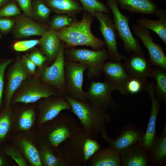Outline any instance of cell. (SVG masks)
<instances>
[{
	"mask_svg": "<svg viewBox=\"0 0 166 166\" xmlns=\"http://www.w3.org/2000/svg\"><path fill=\"white\" fill-rule=\"evenodd\" d=\"M121 9L130 14L136 13L142 15L154 16L158 6L152 0H116Z\"/></svg>",
	"mask_w": 166,
	"mask_h": 166,
	"instance_id": "cell-24",
	"label": "cell"
},
{
	"mask_svg": "<svg viewBox=\"0 0 166 166\" xmlns=\"http://www.w3.org/2000/svg\"><path fill=\"white\" fill-rule=\"evenodd\" d=\"M12 115L10 105H5L0 111V146L6 139L11 128Z\"/></svg>",
	"mask_w": 166,
	"mask_h": 166,
	"instance_id": "cell-31",
	"label": "cell"
},
{
	"mask_svg": "<svg viewBox=\"0 0 166 166\" xmlns=\"http://www.w3.org/2000/svg\"><path fill=\"white\" fill-rule=\"evenodd\" d=\"M134 34L139 38L147 49L151 65L166 70V56L162 46L154 42L149 30L135 24L132 27Z\"/></svg>",
	"mask_w": 166,
	"mask_h": 166,
	"instance_id": "cell-13",
	"label": "cell"
},
{
	"mask_svg": "<svg viewBox=\"0 0 166 166\" xmlns=\"http://www.w3.org/2000/svg\"><path fill=\"white\" fill-rule=\"evenodd\" d=\"M2 33L0 32V39L2 37Z\"/></svg>",
	"mask_w": 166,
	"mask_h": 166,
	"instance_id": "cell-46",
	"label": "cell"
},
{
	"mask_svg": "<svg viewBox=\"0 0 166 166\" xmlns=\"http://www.w3.org/2000/svg\"><path fill=\"white\" fill-rule=\"evenodd\" d=\"M14 24L13 17H0V32L5 35L11 33Z\"/></svg>",
	"mask_w": 166,
	"mask_h": 166,
	"instance_id": "cell-39",
	"label": "cell"
},
{
	"mask_svg": "<svg viewBox=\"0 0 166 166\" xmlns=\"http://www.w3.org/2000/svg\"><path fill=\"white\" fill-rule=\"evenodd\" d=\"M14 61L13 58L0 60V109L3 106V94L4 86V74L7 67Z\"/></svg>",
	"mask_w": 166,
	"mask_h": 166,
	"instance_id": "cell-37",
	"label": "cell"
},
{
	"mask_svg": "<svg viewBox=\"0 0 166 166\" xmlns=\"http://www.w3.org/2000/svg\"><path fill=\"white\" fill-rule=\"evenodd\" d=\"M11 0H0V8L6 5Z\"/></svg>",
	"mask_w": 166,
	"mask_h": 166,
	"instance_id": "cell-45",
	"label": "cell"
},
{
	"mask_svg": "<svg viewBox=\"0 0 166 166\" xmlns=\"http://www.w3.org/2000/svg\"><path fill=\"white\" fill-rule=\"evenodd\" d=\"M93 17L84 11L80 21L57 31L58 37L65 44V48L85 45L91 47L93 50H99L105 46L104 41L96 37L91 31Z\"/></svg>",
	"mask_w": 166,
	"mask_h": 166,
	"instance_id": "cell-2",
	"label": "cell"
},
{
	"mask_svg": "<svg viewBox=\"0 0 166 166\" xmlns=\"http://www.w3.org/2000/svg\"><path fill=\"white\" fill-rule=\"evenodd\" d=\"M23 65L29 74L35 75L36 65L27 56H23L22 57Z\"/></svg>",
	"mask_w": 166,
	"mask_h": 166,
	"instance_id": "cell-43",
	"label": "cell"
},
{
	"mask_svg": "<svg viewBox=\"0 0 166 166\" xmlns=\"http://www.w3.org/2000/svg\"><path fill=\"white\" fill-rule=\"evenodd\" d=\"M13 17L15 24L11 33L16 39H22L32 36L41 37L50 28L48 24L34 21L23 13Z\"/></svg>",
	"mask_w": 166,
	"mask_h": 166,
	"instance_id": "cell-17",
	"label": "cell"
},
{
	"mask_svg": "<svg viewBox=\"0 0 166 166\" xmlns=\"http://www.w3.org/2000/svg\"><path fill=\"white\" fill-rule=\"evenodd\" d=\"M65 97L71 106L70 111L79 119L83 129L96 135L105 130L112 120L109 113L95 108L89 101H81L68 95Z\"/></svg>",
	"mask_w": 166,
	"mask_h": 166,
	"instance_id": "cell-3",
	"label": "cell"
},
{
	"mask_svg": "<svg viewBox=\"0 0 166 166\" xmlns=\"http://www.w3.org/2000/svg\"><path fill=\"white\" fill-rule=\"evenodd\" d=\"M86 66L80 63L65 60V77L67 95L81 101H89L82 89L84 72Z\"/></svg>",
	"mask_w": 166,
	"mask_h": 166,
	"instance_id": "cell-9",
	"label": "cell"
},
{
	"mask_svg": "<svg viewBox=\"0 0 166 166\" xmlns=\"http://www.w3.org/2000/svg\"><path fill=\"white\" fill-rule=\"evenodd\" d=\"M124 60L122 63L123 65L130 78L140 81L143 86L144 90L148 82V78H153L152 68L148 59L145 57L144 54L132 52L129 57Z\"/></svg>",
	"mask_w": 166,
	"mask_h": 166,
	"instance_id": "cell-14",
	"label": "cell"
},
{
	"mask_svg": "<svg viewBox=\"0 0 166 166\" xmlns=\"http://www.w3.org/2000/svg\"><path fill=\"white\" fill-rule=\"evenodd\" d=\"M55 149L42 144L39 150L40 158L44 166H66L63 160L58 156Z\"/></svg>",
	"mask_w": 166,
	"mask_h": 166,
	"instance_id": "cell-29",
	"label": "cell"
},
{
	"mask_svg": "<svg viewBox=\"0 0 166 166\" xmlns=\"http://www.w3.org/2000/svg\"><path fill=\"white\" fill-rule=\"evenodd\" d=\"M39 39L19 41L14 43L12 46L14 49L16 51H25L39 45Z\"/></svg>",
	"mask_w": 166,
	"mask_h": 166,
	"instance_id": "cell-38",
	"label": "cell"
},
{
	"mask_svg": "<svg viewBox=\"0 0 166 166\" xmlns=\"http://www.w3.org/2000/svg\"><path fill=\"white\" fill-rule=\"evenodd\" d=\"M113 91L111 85L105 82L92 81L85 93L88 100L95 108L103 112L109 108L117 111L120 105L111 95Z\"/></svg>",
	"mask_w": 166,
	"mask_h": 166,
	"instance_id": "cell-10",
	"label": "cell"
},
{
	"mask_svg": "<svg viewBox=\"0 0 166 166\" xmlns=\"http://www.w3.org/2000/svg\"><path fill=\"white\" fill-rule=\"evenodd\" d=\"M57 31L50 28L39 39V45L42 52L49 62L54 61L60 48L61 41L58 37Z\"/></svg>",
	"mask_w": 166,
	"mask_h": 166,
	"instance_id": "cell-22",
	"label": "cell"
},
{
	"mask_svg": "<svg viewBox=\"0 0 166 166\" xmlns=\"http://www.w3.org/2000/svg\"><path fill=\"white\" fill-rule=\"evenodd\" d=\"M87 166H121L120 153L109 146L102 147L89 159Z\"/></svg>",
	"mask_w": 166,
	"mask_h": 166,
	"instance_id": "cell-21",
	"label": "cell"
},
{
	"mask_svg": "<svg viewBox=\"0 0 166 166\" xmlns=\"http://www.w3.org/2000/svg\"><path fill=\"white\" fill-rule=\"evenodd\" d=\"M81 5L84 11L90 14L94 17L97 11H102L109 13L110 10L109 8L100 0H78Z\"/></svg>",
	"mask_w": 166,
	"mask_h": 166,
	"instance_id": "cell-33",
	"label": "cell"
},
{
	"mask_svg": "<svg viewBox=\"0 0 166 166\" xmlns=\"http://www.w3.org/2000/svg\"><path fill=\"white\" fill-rule=\"evenodd\" d=\"M41 69L47 58L42 52L38 50L34 51L27 55Z\"/></svg>",
	"mask_w": 166,
	"mask_h": 166,
	"instance_id": "cell-40",
	"label": "cell"
},
{
	"mask_svg": "<svg viewBox=\"0 0 166 166\" xmlns=\"http://www.w3.org/2000/svg\"><path fill=\"white\" fill-rule=\"evenodd\" d=\"M96 135L82 128L61 143L56 149V152L66 166H87L89 159L102 147Z\"/></svg>",
	"mask_w": 166,
	"mask_h": 166,
	"instance_id": "cell-1",
	"label": "cell"
},
{
	"mask_svg": "<svg viewBox=\"0 0 166 166\" xmlns=\"http://www.w3.org/2000/svg\"><path fill=\"white\" fill-rule=\"evenodd\" d=\"M122 166H147L150 163L149 152L138 142L120 153Z\"/></svg>",
	"mask_w": 166,
	"mask_h": 166,
	"instance_id": "cell-20",
	"label": "cell"
},
{
	"mask_svg": "<svg viewBox=\"0 0 166 166\" xmlns=\"http://www.w3.org/2000/svg\"><path fill=\"white\" fill-rule=\"evenodd\" d=\"M16 2L23 13L30 17L32 10V0H16Z\"/></svg>",
	"mask_w": 166,
	"mask_h": 166,
	"instance_id": "cell-42",
	"label": "cell"
},
{
	"mask_svg": "<svg viewBox=\"0 0 166 166\" xmlns=\"http://www.w3.org/2000/svg\"><path fill=\"white\" fill-rule=\"evenodd\" d=\"M150 163L153 164H164L166 161V126L156 136L150 154Z\"/></svg>",
	"mask_w": 166,
	"mask_h": 166,
	"instance_id": "cell-26",
	"label": "cell"
},
{
	"mask_svg": "<svg viewBox=\"0 0 166 166\" xmlns=\"http://www.w3.org/2000/svg\"><path fill=\"white\" fill-rule=\"evenodd\" d=\"M29 74L23 65L22 57H18L7 71L5 95L6 106L10 105L14 94L26 79Z\"/></svg>",
	"mask_w": 166,
	"mask_h": 166,
	"instance_id": "cell-18",
	"label": "cell"
},
{
	"mask_svg": "<svg viewBox=\"0 0 166 166\" xmlns=\"http://www.w3.org/2000/svg\"><path fill=\"white\" fill-rule=\"evenodd\" d=\"M21 13L16 0H11L0 8V17H14Z\"/></svg>",
	"mask_w": 166,
	"mask_h": 166,
	"instance_id": "cell-36",
	"label": "cell"
},
{
	"mask_svg": "<svg viewBox=\"0 0 166 166\" xmlns=\"http://www.w3.org/2000/svg\"><path fill=\"white\" fill-rule=\"evenodd\" d=\"M18 145L29 164L33 166H42L39 151L30 140L22 138L18 141Z\"/></svg>",
	"mask_w": 166,
	"mask_h": 166,
	"instance_id": "cell-27",
	"label": "cell"
},
{
	"mask_svg": "<svg viewBox=\"0 0 166 166\" xmlns=\"http://www.w3.org/2000/svg\"><path fill=\"white\" fill-rule=\"evenodd\" d=\"M52 11L57 14L76 15L84 11L78 0H42Z\"/></svg>",
	"mask_w": 166,
	"mask_h": 166,
	"instance_id": "cell-25",
	"label": "cell"
},
{
	"mask_svg": "<svg viewBox=\"0 0 166 166\" xmlns=\"http://www.w3.org/2000/svg\"><path fill=\"white\" fill-rule=\"evenodd\" d=\"M52 12L50 8L42 0H34L32 1V12L30 17L34 21L45 24L49 20Z\"/></svg>",
	"mask_w": 166,
	"mask_h": 166,
	"instance_id": "cell-30",
	"label": "cell"
},
{
	"mask_svg": "<svg viewBox=\"0 0 166 166\" xmlns=\"http://www.w3.org/2000/svg\"><path fill=\"white\" fill-rule=\"evenodd\" d=\"M103 72L105 75L104 82L111 85L114 90L126 96H128L126 85L130 77L121 61H106L103 65Z\"/></svg>",
	"mask_w": 166,
	"mask_h": 166,
	"instance_id": "cell-16",
	"label": "cell"
},
{
	"mask_svg": "<svg viewBox=\"0 0 166 166\" xmlns=\"http://www.w3.org/2000/svg\"><path fill=\"white\" fill-rule=\"evenodd\" d=\"M2 149L6 155L13 159L18 166L28 165L27 161L18 149L12 146H5L2 148Z\"/></svg>",
	"mask_w": 166,
	"mask_h": 166,
	"instance_id": "cell-35",
	"label": "cell"
},
{
	"mask_svg": "<svg viewBox=\"0 0 166 166\" xmlns=\"http://www.w3.org/2000/svg\"><path fill=\"white\" fill-rule=\"evenodd\" d=\"M78 22L76 15L69 14H57L53 16L48 24L50 28L58 31L71 26Z\"/></svg>",
	"mask_w": 166,
	"mask_h": 166,
	"instance_id": "cell-32",
	"label": "cell"
},
{
	"mask_svg": "<svg viewBox=\"0 0 166 166\" xmlns=\"http://www.w3.org/2000/svg\"><path fill=\"white\" fill-rule=\"evenodd\" d=\"M154 81L148 82L144 89V90L147 92L150 95L151 99L152 106L147 129L138 141L149 152L150 155L156 136V120L161 108L160 102L156 98L154 93Z\"/></svg>",
	"mask_w": 166,
	"mask_h": 166,
	"instance_id": "cell-15",
	"label": "cell"
},
{
	"mask_svg": "<svg viewBox=\"0 0 166 166\" xmlns=\"http://www.w3.org/2000/svg\"><path fill=\"white\" fill-rule=\"evenodd\" d=\"M71 110V106L64 96L54 98H44L40 105L39 116V126L53 119L64 110Z\"/></svg>",
	"mask_w": 166,
	"mask_h": 166,
	"instance_id": "cell-19",
	"label": "cell"
},
{
	"mask_svg": "<svg viewBox=\"0 0 166 166\" xmlns=\"http://www.w3.org/2000/svg\"><path fill=\"white\" fill-rule=\"evenodd\" d=\"M152 75L156 81L154 92L156 98L160 102L166 103V70L159 67L152 68Z\"/></svg>",
	"mask_w": 166,
	"mask_h": 166,
	"instance_id": "cell-28",
	"label": "cell"
},
{
	"mask_svg": "<svg viewBox=\"0 0 166 166\" xmlns=\"http://www.w3.org/2000/svg\"><path fill=\"white\" fill-rule=\"evenodd\" d=\"M18 88L13 99V104L22 102L26 104L52 96H63L54 87L44 83L36 78L23 82Z\"/></svg>",
	"mask_w": 166,
	"mask_h": 166,
	"instance_id": "cell-7",
	"label": "cell"
},
{
	"mask_svg": "<svg viewBox=\"0 0 166 166\" xmlns=\"http://www.w3.org/2000/svg\"><path fill=\"white\" fill-rule=\"evenodd\" d=\"M100 133L102 138L108 146L120 153L138 142L144 132L141 129L130 123L122 126L119 132L114 138L110 137L105 130L102 131Z\"/></svg>",
	"mask_w": 166,
	"mask_h": 166,
	"instance_id": "cell-12",
	"label": "cell"
},
{
	"mask_svg": "<svg viewBox=\"0 0 166 166\" xmlns=\"http://www.w3.org/2000/svg\"><path fill=\"white\" fill-rule=\"evenodd\" d=\"M0 151V166H5L6 164V159Z\"/></svg>",
	"mask_w": 166,
	"mask_h": 166,
	"instance_id": "cell-44",
	"label": "cell"
},
{
	"mask_svg": "<svg viewBox=\"0 0 166 166\" xmlns=\"http://www.w3.org/2000/svg\"><path fill=\"white\" fill-rule=\"evenodd\" d=\"M126 89L129 94H135L144 90V88L141 82L139 80L130 78L127 82Z\"/></svg>",
	"mask_w": 166,
	"mask_h": 166,
	"instance_id": "cell-41",
	"label": "cell"
},
{
	"mask_svg": "<svg viewBox=\"0 0 166 166\" xmlns=\"http://www.w3.org/2000/svg\"><path fill=\"white\" fill-rule=\"evenodd\" d=\"M100 23L99 29L104 39L105 46L107 48L109 60L119 62L127 57L121 54L117 49V32L112 19L109 13L97 11L94 15Z\"/></svg>",
	"mask_w": 166,
	"mask_h": 166,
	"instance_id": "cell-11",
	"label": "cell"
},
{
	"mask_svg": "<svg viewBox=\"0 0 166 166\" xmlns=\"http://www.w3.org/2000/svg\"><path fill=\"white\" fill-rule=\"evenodd\" d=\"M105 2L112 13L117 36L122 40L125 52L128 54L132 52L144 54L139 39L133 37L130 30V18L121 12L116 0H105Z\"/></svg>",
	"mask_w": 166,
	"mask_h": 166,
	"instance_id": "cell-6",
	"label": "cell"
},
{
	"mask_svg": "<svg viewBox=\"0 0 166 166\" xmlns=\"http://www.w3.org/2000/svg\"><path fill=\"white\" fill-rule=\"evenodd\" d=\"M35 113L31 109L24 110L20 114L17 121V126L20 130L26 131L30 129L35 120Z\"/></svg>",
	"mask_w": 166,
	"mask_h": 166,
	"instance_id": "cell-34",
	"label": "cell"
},
{
	"mask_svg": "<svg viewBox=\"0 0 166 166\" xmlns=\"http://www.w3.org/2000/svg\"><path fill=\"white\" fill-rule=\"evenodd\" d=\"M154 16L157 20H151L146 17H142L136 20L137 24L140 26L154 31L166 45V10L158 8Z\"/></svg>",
	"mask_w": 166,
	"mask_h": 166,
	"instance_id": "cell-23",
	"label": "cell"
},
{
	"mask_svg": "<svg viewBox=\"0 0 166 166\" xmlns=\"http://www.w3.org/2000/svg\"><path fill=\"white\" fill-rule=\"evenodd\" d=\"M65 43L61 41L55 60L50 65L43 66L40 73V80L43 83L54 87L64 96L67 95L65 77Z\"/></svg>",
	"mask_w": 166,
	"mask_h": 166,
	"instance_id": "cell-8",
	"label": "cell"
},
{
	"mask_svg": "<svg viewBox=\"0 0 166 166\" xmlns=\"http://www.w3.org/2000/svg\"><path fill=\"white\" fill-rule=\"evenodd\" d=\"M44 124L42 144L55 150L61 143L82 129L72 117L65 113H60Z\"/></svg>",
	"mask_w": 166,
	"mask_h": 166,
	"instance_id": "cell-4",
	"label": "cell"
},
{
	"mask_svg": "<svg viewBox=\"0 0 166 166\" xmlns=\"http://www.w3.org/2000/svg\"><path fill=\"white\" fill-rule=\"evenodd\" d=\"M64 55L66 60L78 62L86 66L87 77L89 80L101 75L104 64L109 59L107 50L104 47L99 50L65 48Z\"/></svg>",
	"mask_w": 166,
	"mask_h": 166,
	"instance_id": "cell-5",
	"label": "cell"
}]
</instances>
